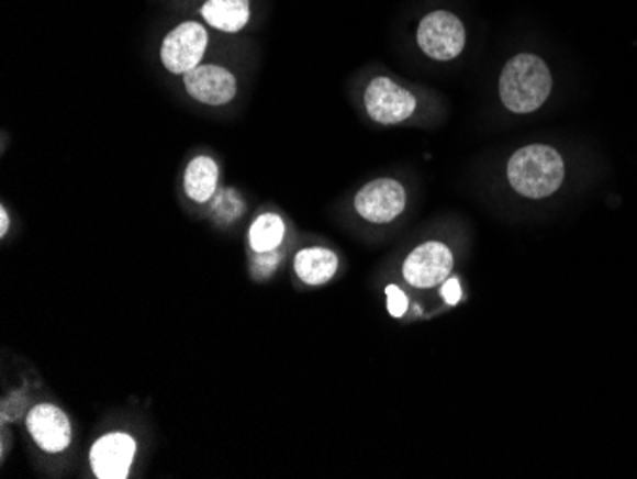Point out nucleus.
I'll use <instances>...</instances> for the list:
<instances>
[{
    "label": "nucleus",
    "mask_w": 637,
    "mask_h": 479,
    "mask_svg": "<svg viewBox=\"0 0 637 479\" xmlns=\"http://www.w3.org/2000/svg\"><path fill=\"white\" fill-rule=\"evenodd\" d=\"M551 88L550 67L533 52L515 54L500 71V102L515 115H530L540 110L548 102Z\"/></svg>",
    "instance_id": "1"
},
{
    "label": "nucleus",
    "mask_w": 637,
    "mask_h": 479,
    "mask_svg": "<svg viewBox=\"0 0 637 479\" xmlns=\"http://www.w3.org/2000/svg\"><path fill=\"white\" fill-rule=\"evenodd\" d=\"M510 188L525 199H546L563 186L566 160L556 147L529 144L510 155L506 165Z\"/></svg>",
    "instance_id": "2"
},
{
    "label": "nucleus",
    "mask_w": 637,
    "mask_h": 479,
    "mask_svg": "<svg viewBox=\"0 0 637 479\" xmlns=\"http://www.w3.org/2000/svg\"><path fill=\"white\" fill-rule=\"evenodd\" d=\"M414 41L426 58L447 64L460 58L466 51L468 27L455 10L432 8L416 23Z\"/></svg>",
    "instance_id": "3"
},
{
    "label": "nucleus",
    "mask_w": 637,
    "mask_h": 479,
    "mask_svg": "<svg viewBox=\"0 0 637 479\" xmlns=\"http://www.w3.org/2000/svg\"><path fill=\"white\" fill-rule=\"evenodd\" d=\"M211 46V30L199 18L176 23L159 44V59L168 74L183 75L203 64Z\"/></svg>",
    "instance_id": "4"
},
{
    "label": "nucleus",
    "mask_w": 637,
    "mask_h": 479,
    "mask_svg": "<svg viewBox=\"0 0 637 479\" xmlns=\"http://www.w3.org/2000/svg\"><path fill=\"white\" fill-rule=\"evenodd\" d=\"M362 108L382 126L406 123L418 110V96L388 75H377L362 90Z\"/></svg>",
    "instance_id": "5"
},
{
    "label": "nucleus",
    "mask_w": 637,
    "mask_h": 479,
    "mask_svg": "<svg viewBox=\"0 0 637 479\" xmlns=\"http://www.w3.org/2000/svg\"><path fill=\"white\" fill-rule=\"evenodd\" d=\"M355 212L370 224H391L406 209V189L395 178H377L354 197Z\"/></svg>",
    "instance_id": "6"
},
{
    "label": "nucleus",
    "mask_w": 637,
    "mask_h": 479,
    "mask_svg": "<svg viewBox=\"0 0 637 479\" xmlns=\"http://www.w3.org/2000/svg\"><path fill=\"white\" fill-rule=\"evenodd\" d=\"M181 82L191 100L211 108H222L232 103L239 90L235 74L230 67L220 64H201L183 75Z\"/></svg>",
    "instance_id": "7"
},
{
    "label": "nucleus",
    "mask_w": 637,
    "mask_h": 479,
    "mask_svg": "<svg viewBox=\"0 0 637 479\" xmlns=\"http://www.w3.org/2000/svg\"><path fill=\"white\" fill-rule=\"evenodd\" d=\"M452 253L439 241H427L414 248L403 264V276L416 289H432L443 283L452 271Z\"/></svg>",
    "instance_id": "8"
},
{
    "label": "nucleus",
    "mask_w": 637,
    "mask_h": 479,
    "mask_svg": "<svg viewBox=\"0 0 637 479\" xmlns=\"http://www.w3.org/2000/svg\"><path fill=\"white\" fill-rule=\"evenodd\" d=\"M136 442L128 434H108L100 437L90 449V468L96 478H128L132 463L136 457Z\"/></svg>",
    "instance_id": "9"
},
{
    "label": "nucleus",
    "mask_w": 637,
    "mask_h": 479,
    "mask_svg": "<svg viewBox=\"0 0 637 479\" xmlns=\"http://www.w3.org/2000/svg\"><path fill=\"white\" fill-rule=\"evenodd\" d=\"M25 424H27L31 437L44 453L58 455L71 443V422L67 419V414L56 405L41 403L33 406Z\"/></svg>",
    "instance_id": "10"
},
{
    "label": "nucleus",
    "mask_w": 637,
    "mask_h": 479,
    "mask_svg": "<svg viewBox=\"0 0 637 479\" xmlns=\"http://www.w3.org/2000/svg\"><path fill=\"white\" fill-rule=\"evenodd\" d=\"M197 18L211 31L239 35L253 22V0H203Z\"/></svg>",
    "instance_id": "11"
},
{
    "label": "nucleus",
    "mask_w": 637,
    "mask_h": 479,
    "mask_svg": "<svg viewBox=\"0 0 637 479\" xmlns=\"http://www.w3.org/2000/svg\"><path fill=\"white\" fill-rule=\"evenodd\" d=\"M220 167L211 155H197L183 172V191L193 203L204 204L216 196Z\"/></svg>",
    "instance_id": "12"
},
{
    "label": "nucleus",
    "mask_w": 637,
    "mask_h": 479,
    "mask_svg": "<svg viewBox=\"0 0 637 479\" xmlns=\"http://www.w3.org/2000/svg\"><path fill=\"white\" fill-rule=\"evenodd\" d=\"M297 276L308 285H325L338 269V256L323 247L304 248L294 260Z\"/></svg>",
    "instance_id": "13"
},
{
    "label": "nucleus",
    "mask_w": 637,
    "mask_h": 479,
    "mask_svg": "<svg viewBox=\"0 0 637 479\" xmlns=\"http://www.w3.org/2000/svg\"><path fill=\"white\" fill-rule=\"evenodd\" d=\"M284 222L276 212H264L258 219L254 220L248 232V241L254 253H269L276 250L284 239Z\"/></svg>",
    "instance_id": "14"
},
{
    "label": "nucleus",
    "mask_w": 637,
    "mask_h": 479,
    "mask_svg": "<svg viewBox=\"0 0 637 479\" xmlns=\"http://www.w3.org/2000/svg\"><path fill=\"white\" fill-rule=\"evenodd\" d=\"M385 297H388V312H390L391 318H403L406 308H409L405 292L401 291L398 285H390L385 289Z\"/></svg>",
    "instance_id": "15"
},
{
    "label": "nucleus",
    "mask_w": 637,
    "mask_h": 479,
    "mask_svg": "<svg viewBox=\"0 0 637 479\" xmlns=\"http://www.w3.org/2000/svg\"><path fill=\"white\" fill-rule=\"evenodd\" d=\"M443 298H445V302L450 305L458 304L460 302V298H462V291H460V283H458V279L455 277H450L445 281L443 285Z\"/></svg>",
    "instance_id": "16"
},
{
    "label": "nucleus",
    "mask_w": 637,
    "mask_h": 479,
    "mask_svg": "<svg viewBox=\"0 0 637 479\" xmlns=\"http://www.w3.org/2000/svg\"><path fill=\"white\" fill-rule=\"evenodd\" d=\"M277 260H279V256H277L276 250L260 253V261H256V268H258L261 276H268V274H271V269L276 268Z\"/></svg>",
    "instance_id": "17"
},
{
    "label": "nucleus",
    "mask_w": 637,
    "mask_h": 479,
    "mask_svg": "<svg viewBox=\"0 0 637 479\" xmlns=\"http://www.w3.org/2000/svg\"><path fill=\"white\" fill-rule=\"evenodd\" d=\"M8 230H10V216H8L7 207H0V237H7Z\"/></svg>",
    "instance_id": "18"
}]
</instances>
